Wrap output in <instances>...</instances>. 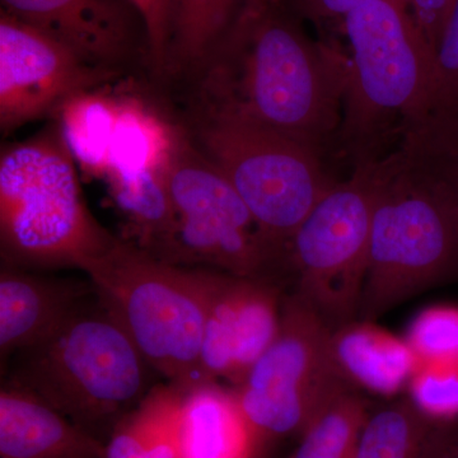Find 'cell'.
Returning a JSON list of instances; mask_svg holds the SVG:
<instances>
[{
    "mask_svg": "<svg viewBox=\"0 0 458 458\" xmlns=\"http://www.w3.org/2000/svg\"><path fill=\"white\" fill-rule=\"evenodd\" d=\"M288 0H243L192 75L194 104L254 120L316 152L343 123L348 62L312 41Z\"/></svg>",
    "mask_w": 458,
    "mask_h": 458,
    "instance_id": "obj_1",
    "label": "cell"
},
{
    "mask_svg": "<svg viewBox=\"0 0 458 458\" xmlns=\"http://www.w3.org/2000/svg\"><path fill=\"white\" fill-rule=\"evenodd\" d=\"M378 191L360 319L458 280V191L417 138L376 162Z\"/></svg>",
    "mask_w": 458,
    "mask_h": 458,
    "instance_id": "obj_2",
    "label": "cell"
},
{
    "mask_svg": "<svg viewBox=\"0 0 458 458\" xmlns=\"http://www.w3.org/2000/svg\"><path fill=\"white\" fill-rule=\"evenodd\" d=\"M77 165L57 123L3 148V265L27 270H83L119 240L90 213Z\"/></svg>",
    "mask_w": 458,
    "mask_h": 458,
    "instance_id": "obj_3",
    "label": "cell"
},
{
    "mask_svg": "<svg viewBox=\"0 0 458 458\" xmlns=\"http://www.w3.org/2000/svg\"><path fill=\"white\" fill-rule=\"evenodd\" d=\"M13 357L9 384L92 434L98 426H116L140 405L156 372L96 292L53 335Z\"/></svg>",
    "mask_w": 458,
    "mask_h": 458,
    "instance_id": "obj_4",
    "label": "cell"
},
{
    "mask_svg": "<svg viewBox=\"0 0 458 458\" xmlns=\"http://www.w3.org/2000/svg\"><path fill=\"white\" fill-rule=\"evenodd\" d=\"M82 271L168 384L188 391L204 382L200 354L209 269L174 264L119 238Z\"/></svg>",
    "mask_w": 458,
    "mask_h": 458,
    "instance_id": "obj_5",
    "label": "cell"
},
{
    "mask_svg": "<svg viewBox=\"0 0 458 458\" xmlns=\"http://www.w3.org/2000/svg\"><path fill=\"white\" fill-rule=\"evenodd\" d=\"M351 44L342 134L351 147H372L401 120L405 131L432 122L437 54L410 12L408 0H375L342 21Z\"/></svg>",
    "mask_w": 458,
    "mask_h": 458,
    "instance_id": "obj_6",
    "label": "cell"
},
{
    "mask_svg": "<svg viewBox=\"0 0 458 458\" xmlns=\"http://www.w3.org/2000/svg\"><path fill=\"white\" fill-rule=\"evenodd\" d=\"M185 129L242 199L282 273L295 231L334 186L318 152L269 126L204 105H192Z\"/></svg>",
    "mask_w": 458,
    "mask_h": 458,
    "instance_id": "obj_7",
    "label": "cell"
},
{
    "mask_svg": "<svg viewBox=\"0 0 458 458\" xmlns=\"http://www.w3.org/2000/svg\"><path fill=\"white\" fill-rule=\"evenodd\" d=\"M377 191L376 162H364L319 199L286 249L292 293L331 330L360 318Z\"/></svg>",
    "mask_w": 458,
    "mask_h": 458,
    "instance_id": "obj_8",
    "label": "cell"
},
{
    "mask_svg": "<svg viewBox=\"0 0 458 458\" xmlns=\"http://www.w3.org/2000/svg\"><path fill=\"white\" fill-rule=\"evenodd\" d=\"M352 390L337 366L333 330L292 292L283 298L278 335L233 388L264 445L301 436L331 403Z\"/></svg>",
    "mask_w": 458,
    "mask_h": 458,
    "instance_id": "obj_9",
    "label": "cell"
},
{
    "mask_svg": "<svg viewBox=\"0 0 458 458\" xmlns=\"http://www.w3.org/2000/svg\"><path fill=\"white\" fill-rule=\"evenodd\" d=\"M165 182L176 219L171 262L279 282L278 264L254 216L186 129Z\"/></svg>",
    "mask_w": 458,
    "mask_h": 458,
    "instance_id": "obj_10",
    "label": "cell"
},
{
    "mask_svg": "<svg viewBox=\"0 0 458 458\" xmlns=\"http://www.w3.org/2000/svg\"><path fill=\"white\" fill-rule=\"evenodd\" d=\"M116 75L90 65L74 50L0 11V129L55 116L69 98L105 87Z\"/></svg>",
    "mask_w": 458,
    "mask_h": 458,
    "instance_id": "obj_11",
    "label": "cell"
},
{
    "mask_svg": "<svg viewBox=\"0 0 458 458\" xmlns=\"http://www.w3.org/2000/svg\"><path fill=\"white\" fill-rule=\"evenodd\" d=\"M284 292L269 278H246L209 269L201 343L203 381L225 379L237 387L274 342Z\"/></svg>",
    "mask_w": 458,
    "mask_h": 458,
    "instance_id": "obj_12",
    "label": "cell"
},
{
    "mask_svg": "<svg viewBox=\"0 0 458 458\" xmlns=\"http://www.w3.org/2000/svg\"><path fill=\"white\" fill-rule=\"evenodd\" d=\"M2 9L116 77L141 57L149 64L146 25L128 0H2Z\"/></svg>",
    "mask_w": 458,
    "mask_h": 458,
    "instance_id": "obj_13",
    "label": "cell"
},
{
    "mask_svg": "<svg viewBox=\"0 0 458 458\" xmlns=\"http://www.w3.org/2000/svg\"><path fill=\"white\" fill-rule=\"evenodd\" d=\"M95 293L92 283L54 278L3 265L0 273V352L3 360L53 335Z\"/></svg>",
    "mask_w": 458,
    "mask_h": 458,
    "instance_id": "obj_14",
    "label": "cell"
},
{
    "mask_svg": "<svg viewBox=\"0 0 458 458\" xmlns=\"http://www.w3.org/2000/svg\"><path fill=\"white\" fill-rule=\"evenodd\" d=\"M106 445L38 394L13 384L0 393V458H105Z\"/></svg>",
    "mask_w": 458,
    "mask_h": 458,
    "instance_id": "obj_15",
    "label": "cell"
},
{
    "mask_svg": "<svg viewBox=\"0 0 458 458\" xmlns=\"http://www.w3.org/2000/svg\"><path fill=\"white\" fill-rule=\"evenodd\" d=\"M262 447L233 390L208 381L186 391L181 458H260Z\"/></svg>",
    "mask_w": 458,
    "mask_h": 458,
    "instance_id": "obj_16",
    "label": "cell"
},
{
    "mask_svg": "<svg viewBox=\"0 0 458 458\" xmlns=\"http://www.w3.org/2000/svg\"><path fill=\"white\" fill-rule=\"evenodd\" d=\"M337 366L358 390L391 396L409 386L420 360L406 340L397 339L373 321L355 319L333 330Z\"/></svg>",
    "mask_w": 458,
    "mask_h": 458,
    "instance_id": "obj_17",
    "label": "cell"
},
{
    "mask_svg": "<svg viewBox=\"0 0 458 458\" xmlns=\"http://www.w3.org/2000/svg\"><path fill=\"white\" fill-rule=\"evenodd\" d=\"M183 134L185 126L172 122L148 99L120 93L110 159L102 180L114 174L167 171Z\"/></svg>",
    "mask_w": 458,
    "mask_h": 458,
    "instance_id": "obj_18",
    "label": "cell"
},
{
    "mask_svg": "<svg viewBox=\"0 0 458 458\" xmlns=\"http://www.w3.org/2000/svg\"><path fill=\"white\" fill-rule=\"evenodd\" d=\"M105 87L78 93L54 116L74 161L101 180L108 167L117 114V95Z\"/></svg>",
    "mask_w": 458,
    "mask_h": 458,
    "instance_id": "obj_19",
    "label": "cell"
},
{
    "mask_svg": "<svg viewBox=\"0 0 458 458\" xmlns=\"http://www.w3.org/2000/svg\"><path fill=\"white\" fill-rule=\"evenodd\" d=\"M243 0H171L167 75H194L223 38Z\"/></svg>",
    "mask_w": 458,
    "mask_h": 458,
    "instance_id": "obj_20",
    "label": "cell"
},
{
    "mask_svg": "<svg viewBox=\"0 0 458 458\" xmlns=\"http://www.w3.org/2000/svg\"><path fill=\"white\" fill-rule=\"evenodd\" d=\"M436 424L409 397L369 412L352 458H420Z\"/></svg>",
    "mask_w": 458,
    "mask_h": 458,
    "instance_id": "obj_21",
    "label": "cell"
},
{
    "mask_svg": "<svg viewBox=\"0 0 458 458\" xmlns=\"http://www.w3.org/2000/svg\"><path fill=\"white\" fill-rule=\"evenodd\" d=\"M369 415L357 390L342 394L303 430L292 458H352Z\"/></svg>",
    "mask_w": 458,
    "mask_h": 458,
    "instance_id": "obj_22",
    "label": "cell"
},
{
    "mask_svg": "<svg viewBox=\"0 0 458 458\" xmlns=\"http://www.w3.org/2000/svg\"><path fill=\"white\" fill-rule=\"evenodd\" d=\"M186 391L172 384L153 387L114 427L105 458H148L162 428L182 405Z\"/></svg>",
    "mask_w": 458,
    "mask_h": 458,
    "instance_id": "obj_23",
    "label": "cell"
},
{
    "mask_svg": "<svg viewBox=\"0 0 458 458\" xmlns=\"http://www.w3.org/2000/svg\"><path fill=\"white\" fill-rule=\"evenodd\" d=\"M408 387L410 401L432 423L458 421V361H420Z\"/></svg>",
    "mask_w": 458,
    "mask_h": 458,
    "instance_id": "obj_24",
    "label": "cell"
},
{
    "mask_svg": "<svg viewBox=\"0 0 458 458\" xmlns=\"http://www.w3.org/2000/svg\"><path fill=\"white\" fill-rule=\"evenodd\" d=\"M405 340L421 363L458 361V307L436 306L419 313Z\"/></svg>",
    "mask_w": 458,
    "mask_h": 458,
    "instance_id": "obj_25",
    "label": "cell"
},
{
    "mask_svg": "<svg viewBox=\"0 0 458 458\" xmlns=\"http://www.w3.org/2000/svg\"><path fill=\"white\" fill-rule=\"evenodd\" d=\"M428 126L458 137V0L437 49L436 105Z\"/></svg>",
    "mask_w": 458,
    "mask_h": 458,
    "instance_id": "obj_26",
    "label": "cell"
},
{
    "mask_svg": "<svg viewBox=\"0 0 458 458\" xmlns=\"http://www.w3.org/2000/svg\"><path fill=\"white\" fill-rule=\"evenodd\" d=\"M146 25L149 65L157 77L167 75L171 41V0H128Z\"/></svg>",
    "mask_w": 458,
    "mask_h": 458,
    "instance_id": "obj_27",
    "label": "cell"
},
{
    "mask_svg": "<svg viewBox=\"0 0 458 458\" xmlns=\"http://www.w3.org/2000/svg\"><path fill=\"white\" fill-rule=\"evenodd\" d=\"M456 2L457 0H408L410 12L419 30L436 50V54Z\"/></svg>",
    "mask_w": 458,
    "mask_h": 458,
    "instance_id": "obj_28",
    "label": "cell"
},
{
    "mask_svg": "<svg viewBox=\"0 0 458 458\" xmlns=\"http://www.w3.org/2000/svg\"><path fill=\"white\" fill-rule=\"evenodd\" d=\"M375 0H288L300 17L311 21L344 20L351 12Z\"/></svg>",
    "mask_w": 458,
    "mask_h": 458,
    "instance_id": "obj_29",
    "label": "cell"
},
{
    "mask_svg": "<svg viewBox=\"0 0 458 458\" xmlns=\"http://www.w3.org/2000/svg\"><path fill=\"white\" fill-rule=\"evenodd\" d=\"M419 140L432 153L442 170L458 191V140L443 132L428 129L419 132Z\"/></svg>",
    "mask_w": 458,
    "mask_h": 458,
    "instance_id": "obj_30",
    "label": "cell"
},
{
    "mask_svg": "<svg viewBox=\"0 0 458 458\" xmlns=\"http://www.w3.org/2000/svg\"><path fill=\"white\" fill-rule=\"evenodd\" d=\"M420 458H458V426L436 424Z\"/></svg>",
    "mask_w": 458,
    "mask_h": 458,
    "instance_id": "obj_31",
    "label": "cell"
}]
</instances>
